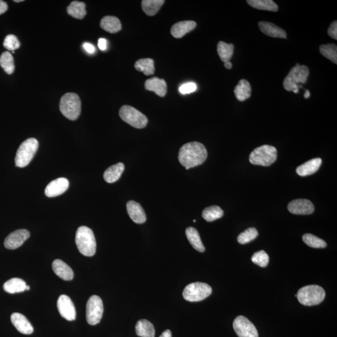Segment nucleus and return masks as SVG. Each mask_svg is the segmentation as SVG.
<instances>
[{"instance_id": "1", "label": "nucleus", "mask_w": 337, "mask_h": 337, "mask_svg": "<svg viewBox=\"0 0 337 337\" xmlns=\"http://www.w3.org/2000/svg\"><path fill=\"white\" fill-rule=\"evenodd\" d=\"M208 157L205 146L199 142H188L181 147L179 152V160L186 170L203 164Z\"/></svg>"}, {"instance_id": "2", "label": "nucleus", "mask_w": 337, "mask_h": 337, "mask_svg": "<svg viewBox=\"0 0 337 337\" xmlns=\"http://www.w3.org/2000/svg\"><path fill=\"white\" fill-rule=\"evenodd\" d=\"M76 244L81 254L92 257L95 254L96 242L93 231L86 226L79 227L76 234Z\"/></svg>"}, {"instance_id": "3", "label": "nucleus", "mask_w": 337, "mask_h": 337, "mask_svg": "<svg viewBox=\"0 0 337 337\" xmlns=\"http://www.w3.org/2000/svg\"><path fill=\"white\" fill-rule=\"evenodd\" d=\"M309 75V70L307 66L297 65L291 69L288 75L283 80V88L288 91H293L294 93H297L299 88H302L300 85L307 82Z\"/></svg>"}, {"instance_id": "4", "label": "nucleus", "mask_w": 337, "mask_h": 337, "mask_svg": "<svg viewBox=\"0 0 337 337\" xmlns=\"http://www.w3.org/2000/svg\"><path fill=\"white\" fill-rule=\"evenodd\" d=\"M295 297L301 304L313 306L320 304L325 297V290L317 285L305 286L298 290Z\"/></svg>"}, {"instance_id": "5", "label": "nucleus", "mask_w": 337, "mask_h": 337, "mask_svg": "<svg viewBox=\"0 0 337 337\" xmlns=\"http://www.w3.org/2000/svg\"><path fill=\"white\" fill-rule=\"evenodd\" d=\"M61 113L66 118L75 121L80 116L81 102L78 94L68 93L61 97L60 103Z\"/></svg>"}, {"instance_id": "6", "label": "nucleus", "mask_w": 337, "mask_h": 337, "mask_svg": "<svg viewBox=\"0 0 337 337\" xmlns=\"http://www.w3.org/2000/svg\"><path fill=\"white\" fill-rule=\"evenodd\" d=\"M277 158L276 148L272 145H264L257 147L251 153L249 161L254 165L270 166Z\"/></svg>"}, {"instance_id": "7", "label": "nucleus", "mask_w": 337, "mask_h": 337, "mask_svg": "<svg viewBox=\"0 0 337 337\" xmlns=\"http://www.w3.org/2000/svg\"><path fill=\"white\" fill-rule=\"evenodd\" d=\"M39 146L38 140L29 138L25 140L20 145L15 157V164L19 167L27 166L32 161Z\"/></svg>"}, {"instance_id": "8", "label": "nucleus", "mask_w": 337, "mask_h": 337, "mask_svg": "<svg viewBox=\"0 0 337 337\" xmlns=\"http://www.w3.org/2000/svg\"><path fill=\"white\" fill-rule=\"evenodd\" d=\"M213 292L210 285L206 283L195 282L186 286L183 291V297L189 302H199L206 299Z\"/></svg>"}, {"instance_id": "9", "label": "nucleus", "mask_w": 337, "mask_h": 337, "mask_svg": "<svg viewBox=\"0 0 337 337\" xmlns=\"http://www.w3.org/2000/svg\"><path fill=\"white\" fill-rule=\"evenodd\" d=\"M119 116L124 122L135 128L142 129L147 126V117L131 106H122L119 110Z\"/></svg>"}, {"instance_id": "10", "label": "nucleus", "mask_w": 337, "mask_h": 337, "mask_svg": "<svg viewBox=\"0 0 337 337\" xmlns=\"http://www.w3.org/2000/svg\"><path fill=\"white\" fill-rule=\"evenodd\" d=\"M104 307L103 301L98 295L91 296L87 302L86 320L89 325H96L103 317Z\"/></svg>"}, {"instance_id": "11", "label": "nucleus", "mask_w": 337, "mask_h": 337, "mask_svg": "<svg viewBox=\"0 0 337 337\" xmlns=\"http://www.w3.org/2000/svg\"><path fill=\"white\" fill-rule=\"evenodd\" d=\"M233 327L239 337H259L254 324L244 316L240 315L235 319Z\"/></svg>"}, {"instance_id": "12", "label": "nucleus", "mask_w": 337, "mask_h": 337, "mask_svg": "<svg viewBox=\"0 0 337 337\" xmlns=\"http://www.w3.org/2000/svg\"><path fill=\"white\" fill-rule=\"evenodd\" d=\"M59 312L62 317L68 321L75 320L76 317V311L75 305L68 296L61 295L57 302Z\"/></svg>"}, {"instance_id": "13", "label": "nucleus", "mask_w": 337, "mask_h": 337, "mask_svg": "<svg viewBox=\"0 0 337 337\" xmlns=\"http://www.w3.org/2000/svg\"><path fill=\"white\" fill-rule=\"evenodd\" d=\"M30 236V232L27 229H19L7 237L4 242L5 247L8 249L19 248Z\"/></svg>"}, {"instance_id": "14", "label": "nucleus", "mask_w": 337, "mask_h": 337, "mask_svg": "<svg viewBox=\"0 0 337 337\" xmlns=\"http://www.w3.org/2000/svg\"><path fill=\"white\" fill-rule=\"evenodd\" d=\"M288 210L296 215H308L315 210L313 204L307 199H299L291 201L288 204Z\"/></svg>"}, {"instance_id": "15", "label": "nucleus", "mask_w": 337, "mask_h": 337, "mask_svg": "<svg viewBox=\"0 0 337 337\" xmlns=\"http://www.w3.org/2000/svg\"><path fill=\"white\" fill-rule=\"evenodd\" d=\"M69 181L65 178H60L52 181L45 189V195L48 198H55V197L63 195L68 190L69 188Z\"/></svg>"}, {"instance_id": "16", "label": "nucleus", "mask_w": 337, "mask_h": 337, "mask_svg": "<svg viewBox=\"0 0 337 337\" xmlns=\"http://www.w3.org/2000/svg\"><path fill=\"white\" fill-rule=\"evenodd\" d=\"M11 321L17 330L25 335H30L34 331L32 324L23 314L13 313L11 315Z\"/></svg>"}, {"instance_id": "17", "label": "nucleus", "mask_w": 337, "mask_h": 337, "mask_svg": "<svg viewBox=\"0 0 337 337\" xmlns=\"http://www.w3.org/2000/svg\"><path fill=\"white\" fill-rule=\"evenodd\" d=\"M126 207L127 213L134 223L140 224L146 221V215L140 204L130 201L127 203Z\"/></svg>"}, {"instance_id": "18", "label": "nucleus", "mask_w": 337, "mask_h": 337, "mask_svg": "<svg viewBox=\"0 0 337 337\" xmlns=\"http://www.w3.org/2000/svg\"><path fill=\"white\" fill-rule=\"evenodd\" d=\"M53 271L56 275L64 280H71L74 278L72 269L60 259H56L52 264Z\"/></svg>"}, {"instance_id": "19", "label": "nucleus", "mask_w": 337, "mask_h": 337, "mask_svg": "<svg viewBox=\"0 0 337 337\" xmlns=\"http://www.w3.org/2000/svg\"><path fill=\"white\" fill-rule=\"evenodd\" d=\"M145 88L148 91L154 92L157 95L164 97L167 93V83L162 79L154 77L145 81Z\"/></svg>"}, {"instance_id": "20", "label": "nucleus", "mask_w": 337, "mask_h": 337, "mask_svg": "<svg viewBox=\"0 0 337 337\" xmlns=\"http://www.w3.org/2000/svg\"><path fill=\"white\" fill-rule=\"evenodd\" d=\"M259 29L264 34L273 38H286L285 31L272 23L260 22L259 23Z\"/></svg>"}, {"instance_id": "21", "label": "nucleus", "mask_w": 337, "mask_h": 337, "mask_svg": "<svg viewBox=\"0 0 337 337\" xmlns=\"http://www.w3.org/2000/svg\"><path fill=\"white\" fill-rule=\"evenodd\" d=\"M196 23L193 21H183L177 23L171 28V35L176 38H183L184 36L195 29Z\"/></svg>"}, {"instance_id": "22", "label": "nucleus", "mask_w": 337, "mask_h": 337, "mask_svg": "<svg viewBox=\"0 0 337 337\" xmlns=\"http://www.w3.org/2000/svg\"><path fill=\"white\" fill-rule=\"evenodd\" d=\"M321 162H322V160L320 158H315V159H311L298 166L296 170V172H297L298 175L302 176V177L313 175L319 170Z\"/></svg>"}, {"instance_id": "23", "label": "nucleus", "mask_w": 337, "mask_h": 337, "mask_svg": "<svg viewBox=\"0 0 337 337\" xmlns=\"http://www.w3.org/2000/svg\"><path fill=\"white\" fill-rule=\"evenodd\" d=\"M124 171L123 163L119 162L107 168L104 173V180L108 183H114L119 180Z\"/></svg>"}, {"instance_id": "24", "label": "nucleus", "mask_w": 337, "mask_h": 337, "mask_svg": "<svg viewBox=\"0 0 337 337\" xmlns=\"http://www.w3.org/2000/svg\"><path fill=\"white\" fill-rule=\"evenodd\" d=\"M100 27L102 29L110 33H116L121 30L122 25L117 17L112 16L104 17L101 20Z\"/></svg>"}, {"instance_id": "25", "label": "nucleus", "mask_w": 337, "mask_h": 337, "mask_svg": "<svg viewBox=\"0 0 337 337\" xmlns=\"http://www.w3.org/2000/svg\"><path fill=\"white\" fill-rule=\"evenodd\" d=\"M251 86L248 81L241 80L234 89V94L236 98L240 101H244L249 99L251 95Z\"/></svg>"}, {"instance_id": "26", "label": "nucleus", "mask_w": 337, "mask_h": 337, "mask_svg": "<svg viewBox=\"0 0 337 337\" xmlns=\"http://www.w3.org/2000/svg\"><path fill=\"white\" fill-rule=\"evenodd\" d=\"M26 287L27 283L24 280L19 278H13L4 283V289L5 292L14 294L24 292Z\"/></svg>"}, {"instance_id": "27", "label": "nucleus", "mask_w": 337, "mask_h": 337, "mask_svg": "<svg viewBox=\"0 0 337 337\" xmlns=\"http://www.w3.org/2000/svg\"><path fill=\"white\" fill-rule=\"evenodd\" d=\"M186 235L194 249L200 252L205 251V247L202 242L200 235L197 229L192 227H188L186 230Z\"/></svg>"}, {"instance_id": "28", "label": "nucleus", "mask_w": 337, "mask_h": 337, "mask_svg": "<svg viewBox=\"0 0 337 337\" xmlns=\"http://www.w3.org/2000/svg\"><path fill=\"white\" fill-rule=\"evenodd\" d=\"M137 335L141 337H154L155 329L152 324L145 319L137 321L136 325Z\"/></svg>"}, {"instance_id": "29", "label": "nucleus", "mask_w": 337, "mask_h": 337, "mask_svg": "<svg viewBox=\"0 0 337 337\" xmlns=\"http://www.w3.org/2000/svg\"><path fill=\"white\" fill-rule=\"evenodd\" d=\"M67 12L75 19L82 20L86 15V5L78 1L71 2L67 8Z\"/></svg>"}, {"instance_id": "30", "label": "nucleus", "mask_w": 337, "mask_h": 337, "mask_svg": "<svg viewBox=\"0 0 337 337\" xmlns=\"http://www.w3.org/2000/svg\"><path fill=\"white\" fill-rule=\"evenodd\" d=\"M247 4L254 9L276 12L279 10L277 5L272 0H247Z\"/></svg>"}, {"instance_id": "31", "label": "nucleus", "mask_w": 337, "mask_h": 337, "mask_svg": "<svg viewBox=\"0 0 337 337\" xmlns=\"http://www.w3.org/2000/svg\"><path fill=\"white\" fill-rule=\"evenodd\" d=\"M164 2L163 0H144L142 2V9L148 16H154Z\"/></svg>"}, {"instance_id": "32", "label": "nucleus", "mask_w": 337, "mask_h": 337, "mask_svg": "<svg viewBox=\"0 0 337 337\" xmlns=\"http://www.w3.org/2000/svg\"><path fill=\"white\" fill-rule=\"evenodd\" d=\"M134 66L137 71L142 72L145 75H152L154 73V61L152 59H140L136 61Z\"/></svg>"}, {"instance_id": "33", "label": "nucleus", "mask_w": 337, "mask_h": 337, "mask_svg": "<svg viewBox=\"0 0 337 337\" xmlns=\"http://www.w3.org/2000/svg\"><path fill=\"white\" fill-rule=\"evenodd\" d=\"M234 46L233 44L220 42L218 45V53L219 57L224 63L230 61L234 54Z\"/></svg>"}, {"instance_id": "34", "label": "nucleus", "mask_w": 337, "mask_h": 337, "mask_svg": "<svg viewBox=\"0 0 337 337\" xmlns=\"http://www.w3.org/2000/svg\"><path fill=\"white\" fill-rule=\"evenodd\" d=\"M224 211L220 207L213 206L206 208L203 212V218L208 222H213L222 218Z\"/></svg>"}, {"instance_id": "35", "label": "nucleus", "mask_w": 337, "mask_h": 337, "mask_svg": "<svg viewBox=\"0 0 337 337\" xmlns=\"http://www.w3.org/2000/svg\"><path fill=\"white\" fill-rule=\"evenodd\" d=\"M0 66L5 72L12 75L15 71L14 59L11 53L5 52L0 56Z\"/></svg>"}, {"instance_id": "36", "label": "nucleus", "mask_w": 337, "mask_h": 337, "mask_svg": "<svg viewBox=\"0 0 337 337\" xmlns=\"http://www.w3.org/2000/svg\"><path fill=\"white\" fill-rule=\"evenodd\" d=\"M319 50L324 57L328 59L331 62L337 64V47L336 45L327 44L321 45Z\"/></svg>"}, {"instance_id": "37", "label": "nucleus", "mask_w": 337, "mask_h": 337, "mask_svg": "<svg viewBox=\"0 0 337 337\" xmlns=\"http://www.w3.org/2000/svg\"><path fill=\"white\" fill-rule=\"evenodd\" d=\"M303 241L311 248L323 249L326 247V243L323 240L311 234H305L302 237Z\"/></svg>"}, {"instance_id": "38", "label": "nucleus", "mask_w": 337, "mask_h": 337, "mask_svg": "<svg viewBox=\"0 0 337 337\" xmlns=\"http://www.w3.org/2000/svg\"><path fill=\"white\" fill-rule=\"evenodd\" d=\"M259 235L257 229L251 227L246 230L237 237V241L241 244H246L254 240Z\"/></svg>"}, {"instance_id": "39", "label": "nucleus", "mask_w": 337, "mask_h": 337, "mask_svg": "<svg viewBox=\"0 0 337 337\" xmlns=\"http://www.w3.org/2000/svg\"><path fill=\"white\" fill-rule=\"evenodd\" d=\"M252 262L261 267L267 266L269 262V255L264 251L254 253L251 258Z\"/></svg>"}, {"instance_id": "40", "label": "nucleus", "mask_w": 337, "mask_h": 337, "mask_svg": "<svg viewBox=\"0 0 337 337\" xmlns=\"http://www.w3.org/2000/svg\"><path fill=\"white\" fill-rule=\"evenodd\" d=\"M4 47L9 51H14L20 47V42L16 36L7 35L4 40Z\"/></svg>"}, {"instance_id": "41", "label": "nucleus", "mask_w": 337, "mask_h": 337, "mask_svg": "<svg viewBox=\"0 0 337 337\" xmlns=\"http://www.w3.org/2000/svg\"><path fill=\"white\" fill-rule=\"evenodd\" d=\"M197 85L195 83L190 82L183 84L180 87V92L181 94H186L193 93L196 91Z\"/></svg>"}, {"instance_id": "42", "label": "nucleus", "mask_w": 337, "mask_h": 337, "mask_svg": "<svg viewBox=\"0 0 337 337\" xmlns=\"http://www.w3.org/2000/svg\"><path fill=\"white\" fill-rule=\"evenodd\" d=\"M328 35L333 39L337 40V22L335 21L328 28Z\"/></svg>"}, {"instance_id": "43", "label": "nucleus", "mask_w": 337, "mask_h": 337, "mask_svg": "<svg viewBox=\"0 0 337 337\" xmlns=\"http://www.w3.org/2000/svg\"><path fill=\"white\" fill-rule=\"evenodd\" d=\"M83 48H84V50L86 51L87 52H88V53H90V54H93V53H94V52H95V48H94L93 45L90 44V43H84Z\"/></svg>"}, {"instance_id": "44", "label": "nucleus", "mask_w": 337, "mask_h": 337, "mask_svg": "<svg viewBox=\"0 0 337 337\" xmlns=\"http://www.w3.org/2000/svg\"><path fill=\"white\" fill-rule=\"evenodd\" d=\"M98 47L102 51L106 50L107 48L106 40L104 39V38H100L98 40Z\"/></svg>"}, {"instance_id": "45", "label": "nucleus", "mask_w": 337, "mask_h": 337, "mask_svg": "<svg viewBox=\"0 0 337 337\" xmlns=\"http://www.w3.org/2000/svg\"><path fill=\"white\" fill-rule=\"evenodd\" d=\"M9 9L6 2L0 0V15L5 14Z\"/></svg>"}, {"instance_id": "46", "label": "nucleus", "mask_w": 337, "mask_h": 337, "mask_svg": "<svg viewBox=\"0 0 337 337\" xmlns=\"http://www.w3.org/2000/svg\"><path fill=\"white\" fill-rule=\"evenodd\" d=\"M159 337H172V333L170 330H166Z\"/></svg>"}, {"instance_id": "47", "label": "nucleus", "mask_w": 337, "mask_h": 337, "mask_svg": "<svg viewBox=\"0 0 337 337\" xmlns=\"http://www.w3.org/2000/svg\"><path fill=\"white\" fill-rule=\"evenodd\" d=\"M224 66L226 67L227 69H228V70H230V69H231L232 67V65L230 61H227V62L224 63Z\"/></svg>"}, {"instance_id": "48", "label": "nucleus", "mask_w": 337, "mask_h": 337, "mask_svg": "<svg viewBox=\"0 0 337 337\" xmlns=\"http://www.w3.org/2000/svg\"><path fill=\"white\" fill-rule=\"evenodd\" d=\"M310 96V91H309L308 90H306L305 93L304 94L305 98L307 99Z\"/></svg>"}, {"instance_id": "49", "label": "nucleus", "mask_w": 337, "mask_h": 337, "mask_svg": "<svg viewBox=\"0 0 337 337\" xmlns=\"http://www.w3.org/2000/svg\"><path fill=\"white\" fill-rule=\"evenodd\" d=\"M14 2H17V3H19V2H24V0H15Z\"/></svg>"}, {"instance_id": "50", "label": "nucleus", "mask_w": 337, "mask_h": 337, "mask_svg": "<svg viewBox=\"0 0 337 337\" xmlns=\"http://www.w3.org/2000/svg\"><path fill=\"white\" fill-rule=\"evenodd\" d=\"M30 288V286L27 285L26 289H25V290H29Z\"/></svg>"}]
</instances>
